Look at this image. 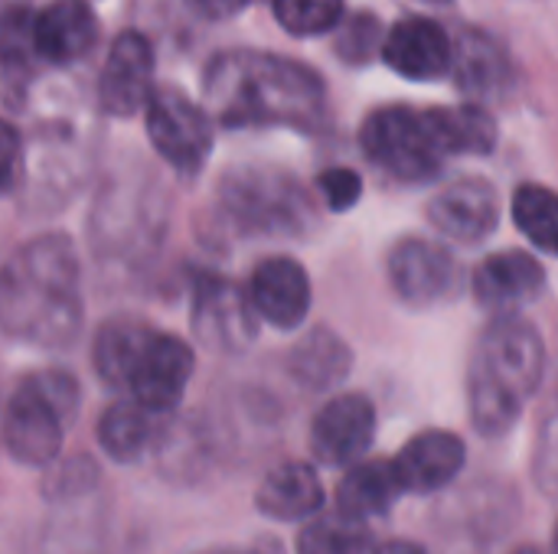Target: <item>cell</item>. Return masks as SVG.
<instances>
[{"mask_svg": "<svg viewBox=\"0 0 558 554\" xmlns=\"http://www.w3.org/2000/svg\"><path fill=\"white\" fill-rule=\"evenodd\" d=\"M255 509L275 522H311L324 513V483L314 464L307 460H281L271 467L258 490Z\"/></svg>", "mask_w": 558, "mask_h": 554, "instance_id": "cell-18", "label": "cell"}, {"mask_svg": "<svg viewBox=\"0 0 558 554\" xmlns=\"http://www.w3.org/2000/svg\"><path fill=\"white\" fill-rule=\"evenodd\" d=\"M190 327L203 346L235 356L255 343L262 317L248 297V287L219 271H196L190 294Z\"/></svg>", "mask_w": 558, "mask_h": 554, "instance_id": "cell-7", "label": "cell"}, {"mask_svg": "<svg viewBox=\"0 0 558 554\" xmlns=\"http://www.w3.org/2000/svg\"><path fill=\"white\" fill-rule=\"evenodd\" d=\"M317 193L330 212H350L363 199V180L350 167H330L317 176Z\"/></svg>", "mask_w": 558, "mask_h": 554, "instance_id": "cell-31", "label": "cell"}, {"mask_svg": "<svg viewBox=\"0 0 558 554\" xmlns=\"http://www.w3.org/2000/svg\"><path fill=\"white\" fill-rule=\"evenodd\" d=\"M242 554H288V549H284V542L275 539V535H258Z\"/></svg>", "mask_w": 558, "mask_h": 554, "instance_id": "cell-36", "label": "cell"}, {"mask_svg": "<svg viewBox=\"0 0 558 554\" xmlns=\"http://www.w3.org/2000/svg\"><path fill=\"white\" fill-rule=\"evenodd\" d=\"M513 222L539 248L558 258V196L539 183H523L513 193Z\"/></svg>", "mask_w": 558, "mask_h": 554, "instance_id": "cell-27", "label": "cell"}, {"mask_svg": "<svg viewBox=\"0 0 558 554\" xmlns=\"http://www.w3.org/2000/svg\"><path fill=\"white\" fill-rule=\"evenodd\" d=\"M219 212L242 238H301L314 225V199L278 167L229 170L219 180Z\"/></svg>", "mask_w": 558, "mask_h": 554, "instance_id": "cell-5", "label": "cell"}, {"mask_svg": "<svg viewBox=\"0 0 558 554\" xmlns=\"http://www.w3.org/2000/svg\"><path fill=\"white\" fill-rule=\"evenodd\" d=\"M546 343L523 313H497L477 336L468 369V415L481 438H504L543 389Z\"/></svg>", "mask_w": 558, "mask_h": 554, "instance_id": "cell-3", "label": "cell"}, {"mask_svg": "<svg viewBox=\"0 0 558 554\" xmlns=\"http://www.w3.org/2000/svg\"><path fill=\"white\" fill-rule=\"evenodd\" d=\"M428 3H445V0H428Z\"/></svg>", "mask_w": 558, "mask_h": 554, "instance_id": "cell-40", "label": "cell"}, {"mask_svg": "<svg viewBox=\"0 0 558 554\" xmlns=\"http://www.w3.org/2000/svg\"><path fill=\"white\" fill-rule=\"evenodd\" d=\"M98 464L88 454L69 457L59 467H49L46 480H43V496L56 506H69V503H82L98 490Z\"/></svg>", "mask_w": 558, "mask_h": 554, "instance_id": "cell-28", "label": "cell"}, {"mask_svg": "<svg viewBox=\"0 0 558 554\" xmlns=\"http://www.w3.org/2000/svg\"><path fill=\"white\" fill-rule=\"evenodd\" d=\"M203 554H242V552H229V549H216V552H203Z\"/></svg>", "mask_w": 558, "mask_h": 554, "instance_id": "cell-38", "label": "cell"}, {"mask_svg": "<svg viewBox=\"0 0 558 554\" xmlns=\"http://www.w3.org/2000/svg\"><path fill=\"white\" fill-rule=\"evenodd\" d=\"M20 180V134L13 124L3 127V189L13 193Z\"/></svg>", "mask_w": 558, "mask_h": 554, "instance_id": "cell-33", "label": "cell"}, {"mask_svg": "<svg viewBox=\"0 0 558 554\" xmlns=\"http://www.w3.org/2000/svg\"><path fill=\"white\" fill-rule=\"evenodd\" d=\"M376 46H383V42H379V26H376V20H373L369 13H360V16L343 29L340 42H337V49H340L350 62L369 59Z\"/></svg>", "mask_w": 558, "mask_h": 554, "instance_id": "cell-32", "label": "cell"}, {"mask_svg": "<svg viewBox=\"0 0 558 554\" xmlns=\"http://www.w3.org/2000/svg\"><path fill=\"white\" fill-rule=\"evenodd\" d=\"M454 75H458V85L464 91L481 95V98H494L497 91H504L510 69H507L500 49L487 36L464 29L461 42L454 49Z\"/></svg>", "mask_w": 558, "mask_h": 554, "instance_id": "cell-26", "label": "cell"}, {"mask_svg": "<svg viewBox=\"0 0 558 554\" xmlns=\"http://www.w3.org/2000/svg\"><path fill=\"white\" fill-rule=\"evenodd\" d=\"M373 529L340 509H327L301 526L294 554H373Z\"/></svg>", "mask_w": 558, "mask_h": 554, "instance_id": "cell-25", "label": "cell"}, {"mask_svg": "<svg viewBox=\"0 0 558 554\" xmlns=\"http://www.w3.org/2000/svg\"><path fill=\"white\" fill-rule=\"evenodd\" d=\"M510 554H558L556 549L549 552V549H539V545H523V549H517V552H510Z\"/></svg>", "mask_w": 558, "mask_h": 554, "instance_id": "cell-37", "label": "cell"}, {"mask_svg": "<svg viewBox=\"0 0 558 554\" xmlns=\"http://www.w3.org/2000/svg\"><path fill=\"white\" fill-rule=\"evenodd\" d=\"M144 124L154 150L180 176H196L213 153V118L190 95L157 88L144 108Z\"/></svg>", "mask_w": 558, "mask_h": 554, "instance_id": "cell-8", "label": "cell"}, {"mask_svg": "<svg viewBox=\"0 0 558 554\" xmlns=\"http://www.w3.org/2000/svg\"><path fill=\"white\" fill-rule=\"evenodd\" d=\"M82 408V385L65 369H43L16 382L3 408V447L20 467H52L65 428Z\"/></svg>", "mask_w": 558, "mask_h": 554, "instance_id": "cell-4", "label": "cell"}, {"mask_svg": "<svg viewBox=\"0 0 558 554\" xmlns=\"http://www.w3.org/2000/svg\"><path fill=\"white\" fill-rule=\"evenodd\" d=\"M556 552H558V526H556Z\"/></svg>", "mask_w": 558, "mask_h": 554, "instance_id": "cell-39", "label": "cell"}, {"mask_svg": "<svg viewBox=\"0 0 558 554\" xmlns=\"http://www.w3.org/2000/svg\"><path fill=\"white\" fill-rule=\"evenodd\" d=\"M154 49L141 33H121L105 59L98 78V101L108 114L128 118L147 108L154 95Z\"/></svg>", "mask_w": 558, "mask_h": 554, "instance_id": "cell-15", "label": "cell"}, {"mask_svg": "<svg viewBox=\"0 0 558 554\" xmlns=\"http://www.w3.org/2000/svg\"><path fill=\"white\" fill-rule=\"evenodd\" d=\"M278 23L294 36H320L340 26L343 0H271Z\"/></svg>", "mask_w": 558, "mask_h": 554, "instance_id": "cell-29", "label": "cell"}, {"mask_svg": "<svg viewBox=\"0 0 558 554\" xmlns=\"http://www.w3.org/2000/svg\"><path fill=\"white\" fill-rule=\"evenodd\" d=\"M533 480L543 496L558 500V395L553 408L543 415L536 451H533Z\"/></svg>", "mask_w": 558, "mask_h": 554, "instance_id": "cell-30", "label": "cell"}, {"mask_svg": "<svg viewBox=\"0 0 558 554\" xmlns=\"http://www.w3.org/2000/svg\"><path fill=\"white\" fill-rule=\"evenodd\" d=\"M363 153L399 183H432L445 170V153L428 127L425 111L409 104L376 108L360 127Z\"/></svg>", "mask_w": 558, "mask_h": 554, "instance_id": "cell-6", "label": "cell"}, {"mask_svg": "<svg viewBox=\"0 0 558 554\" xmlns=\"http://www.w3.org/2000/svg\"><path fill=\"white\" fill-rule=\"evenodd\" d=\"M160 421H167V418L154 415L150 408H144L131 395H121L98 415L95 441L108 460L131 467V464L144 460L150 451H157V441L167 428Z\"/></svg>", "mask_w": 558, "mask_h": 554, "instance_id": "cell-19", "label": "cell"}, {"mask_svg": "<svg viewBox=\"0 0 558 554\" xmlns=\"http://www.w3.org/2000/svg\"><path fill=\"white\" fill-rule=\"evenodd\" d=\"M206 16H229V13H235V10H242L248 0H193Z\"/></svg>", "mask_w": 558, "mask_h": 554, "instance_id": "cell-34", "label": "cell"}, {"mask_svg": "<svg viewBox=\"0 0 558 554\" xmlns=\"http://www.w3.org/2000/svg\"><path fill=\"white\" fill-rule=\"evenodd\" d=\"M193 369H196L193 346L183 336H177V333L157 330L150 336V343L144 346L137 366H134L128 395L134 402H141L144 408H150L154 415L173 418L180 402H183V395H186Z\"/></svg>", "mask_w": 558, "mask_h": 554, "instance_id": "cell-11", "label": "cell"}, {"mask_svg": "<svg viewBox=\"0 0 558 554\" xmlns=\"http://www.w3.org/2000/svg\"><path fill=\"white\" fill-rule=\"evenodd\" d=\"M549 284L546 268L533 251L523 248H504L487 255L474 274H471V294L474 300L497 313H520V307L536 304Z\"/></svg>", "mask_w": 558, "mask_h": 554, "instance_id": "cell-13", "label": "cell"}, {"mask_svg": "<svg viewBox=\"0 0 558 554\" xmlns=\"http://www.w3.org/2000/svg\"><path fill=\"white\" fill-rule=\"evenodd\" d=\"M154 333H157V327L147 320H137V317L105 320L92 340V366H95L98 382L118 395H128L134 366Z\"/></svg>", "mask_w": 558, "mask_h": 554, "instance_id": "cell-21", "label": "cell"}, {"mask_svg": "<svg viewBox=\"0 0 558 554\" xmlns=\"http://www.w3.org/2000/svg\"><path fill=\"white\" fill-rule=\"evenodd\" d=\"M248 297L262 323L275 330H298L314 304L311 274L291 255H268L255 264L248 278Z\"/></svg>", "mask_w": 558, "mask_h": 554, "instance_id": "cell-14", "label": "cell"}, {"mask_svg": "<svg viewBox=\"0 0 558 554\" xmlns=\"http://www.w3.org/2000/svg\"><path fill=\"white\" fill-rule=\"evenodd\" d=\"M98 42V16L85 0H52L33 20V49L56 65L82 59Z\"/></svg>", "mask_w": 558, "mask_h": 554, "instance_id": "cell-20", "label": "cell"}, {"mask_svg": "<svg viewBox=\"0 0 558 554\" xmlns=\"http://www.w3.org/2000/svg\"><path fill=\"white\" fill-rule=\"evenodd\" d=\"M402 496L405 490L396 473V464L386 457H373V460H360L340 477L333 509L360 522H373V519H386L399 506Z\"/></svg>", "mask_w": 558, "mask_h": 554, "instance_id": "cell-23", "label": "cell"}, {"mask_svg": "<svg viewBox=\"0 0 558 554\" xmlns=\"http://www.w3.org/2000/svg\"><path fill=\"white\" fill-rule=\"evenodd\" d=\"M425 118L445 157H487L497 147V121L481 104L425 108Z\"/></svg>", "mask_w": 558, "mask_h": 554, "instance_id": "cell-24", "label": "cell"}, {"mask_svg": "<svg viewBox=\"0 0 558 554\" xmlns=\"http://www.w3.org/2000/svg\"><path fill=\"white\" fill-rule=\"evenodd\" d=\"M386 278L392 294L412 310L448 304L464 284L458 258L441 242L422 235H405L392 245L386 258Z\"/></svg>", "mask_w": 558, "mask_h": 554, "instance_id": "cell-9", "label": "cell"}, {"mask_svg": "<svg viewBox=\"0 0 558 554\" xmlns=\"http://www.w3.org/2000/svg\"><path fill=\"white\" fill-rule=\"evenodd\" d=\"M0 317L10 340L39 349H69L85 320L82 264L65 232L23 242L3 264Z\"/></svg>", "mask_w": 558, "mask_h": 554, "instance_id": "cell-1", "label": "cell"}, {"mask_svg": "<svg viewBox=\"0 0 558 554\" xmlns=\"http://www.w3.org/2000/svg\"><path fill=\"white\" fill-rule=\"evenodd\" d=\"M350 369H353V349L330 327L307 330L288 356V376L304 392H314V395L340 389L350 379Z\"/></svg>", "mask_w": 558, "mask_h": 554, "instance_id": "cell-22", "label": "cell"}, {"mask_svg": "<svg viewBox=\"0 0 558 554\" xmlns=\"http://www.w3.org/2000/svg\"><path fill=\"white\" fill-rule=\"evenodd\" d=\"M383 59L412 82H435L454 72V46L435 20H402L383 39Z\"/></svg>", "mask_w": 558, "mask_h": 554, "instance_id": "cell-17", "label": "cell"}, {"mask_svg": "<svg viewBox=\"0 0 558 554\" xmlns=\"http://www.w3.org/2000/svg\"><path fill=\"white\" fill-rule=\"evenodd\" d=\"M373 554H428L418 542H412V539H386V542H379L376 545V552Z\"/></svg>", "mask_w": 558, "mask_h": 554, "instance_id": "cell-35", "label": "cell"}, {"mask_svg": "<svg viewBox=\"0 0 558 554\" xmlns=\"http://www.w3.org/2000/svg\"><path fill=\"white\" fill-rule=\"evenodd\" d=\"M209 118L226 127H298L317 131L327 111V91L307 65L255 49L216 56L203 75Z\"/></svg>", "mask_w": 558, "mask_h": 554, "instance_id": "cell-2", "label": "cell"}, {"mask_svg": "<svg viewBox=\"0 0 558 554\" xmlns=\"http://www.w3.org/2000/svg\"><path fill=\"white\" fill-rule=\"evenodd\" d=\"M392 464H396V473H399L405 493L432 496L461 477V470L468 464V444L454 431L428 428V431H418L415 438H409Z\"/></svg>", "mask_w": 558, "mask_h": 554, "instance_id": "cell-16", "label": "cell"}, {"mask_svg": "<svg viewBox=\"0 0 558 554\" xmlns=\"http://www.w3.org/2000/svg\"><path fill=\"white\" fill-rule=\"evenodd\" d=\"M376 441V405L363 392H340L327 398L307 431L311 457L324 467H356Z\"/></svg>", "mask_w": 558, "mask_h": 554, "instance_id": "cell-10", "label": "cell"}, {"mask_svg": "<svg viewBox=\"0 0 558 554\" xmlns=\"http://www.w3.org/2000/svg\"><path fill=\"white\" fill-rule=\"evenodd\" d=\"M428 222L458 245H481L500 225V193L484 176H458L432 196Z\"/></svg>", "mask_w": 558, "mask_h": 554, "instance_id": "cell-12", "label": "cell"}]
</instances>
